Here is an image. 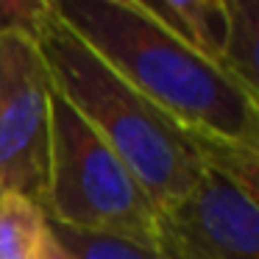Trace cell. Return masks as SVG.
<instances>
[{"label":"cell","instance_id":"cell-1","mask_svg":"<svg viewBox=\"0 0 259 259\" xmlns=\"http://www.w3.org/2000/svg\"><path fill=\"white\" fill-rule=\"evenodd\" d=\"M53 12L201 145L259 151V98L192 51L142 0H51Z\"/></svg>","mask_w":259,"mask_h":259},{"label":"cell","instance_id":"cell-2","mask_svg":"<svg viewBox=\"0 0 259 259\" xmlns=\"http://www.w3.org/2000/svg\"><path fill=\"white\" fill-rule=\"evenodd\" d=\"M31 34L53 92L123 159L153 206L167 209L195 190L206 170L201 142L114 73L53 12L51 0Z\"/></svg>","mask_w":259,"mask_h":259},{"label":"cell","instance_id":"cell-3","mask_svg":"<svg viewBox=\"0 0 259 259\" xmlns=\"http://www.w3.org/2000/svg\"><path fill=\"white\" fill-rule=\"evenodd\" d=\"M156 212L159 209L123 159L62 95L51 92L48 220L81 231L125 237L153 248Z\"/></svg>","mask_w":259,"mask_h":259},{"label":"cell","instance_id":"cell-4","mask_svg":"<svg viewBox=\"0 0 259 259\" xmlns=\"http://www.w3.org/2000/svg\"><path fill=\"white\" fill-rule=\"evenodd\" d=\"M51 78L25 28H0V195L42 206L51 148Z\"/></svg>","mask_w":259,"mask_h":259},{"label":"cell","instance_id":"cell-5","mask_svg":"<svg viewBox=\"0 0 259 259\" xmlns=\"http://www.w3.org/2000/svg\"><path fill=\"white\" fill-rule=\"evenodd\" d=\"M153 251L162 259H259V198L206 164L190 195L156 212Z\"/></svg>","mask_w":259,"mask_h":259},{"label":"cell","instance_id":"cell-6","mask_svg":"<svg viewBox=\"0 0 259 259\" xmlns=\"http://www.w3.org/2000/svg\"><path fill=\"white\" fill-rule=\"evenodd\" d=\"M142 6L192 51L220 64L229 28L226 0H142Z\"/></svg>","mask_w":259,"mask_h":259},{"label":"cell","instance_id":"cell-7","mask_svg":"<svg viewBox=\"0 0 259 259\" xmlns=\"http://www.w3.org/2000/svg\"><path fill=\"white\" fill-rule=\"evenodd\" d=\"M226 17L220 67L259 98V0H226Z\"/></svg>","mask_w":259,"mask_h":259},{"label":"cell","instance_id":"cell-8","mask_svg":"<svg viewBox=\"0 0 259 259\" xmlns=\"http://www.w3.org/2000/svg\"><path fill=\"white\" fill-rule=\"evenodd\" d=\"M51 237L48 214L25 195H0V259H39Z\"/></svg>","mask_w":259,"mask_h":259},{"label":"cell","instance_id":"cell-9","mask_svg":"<svg viewBox=\"0 0 259 259\" xmlns=\"http://www.w3.org/2000/svg\"><path fill=\"white\" fill-rule=\"evenodd\" d=\"M51 234L73 259H162L151 245L125 240L112 234H95V231L70 229L62 223H51Z\"/></svg>","mask_w":259,"mask_h":259},{"label":"cell","instance_id":"cell-10","mask_svg":"<svg viewBox=\"0 0 259 259\" xmlns=\"http://www.w3.org/2000/svg\"><path fill=\"white\" fill-rule=\"evenodd\" d=\"M48 0H0V28H25L31 31Z\"/></svg>","mask_w":259,"mask_h":259},{"label":"cell","instance_id":"cell-11","mask_svg":"<svg viewBox=\"0 0 259 259\" xmlns=\"http://www.w3.org/2000/svg\"><path fill=\"white\" fill-rule=\"evenodd\" d=\"M48 229H51V226H48ZM39 259H73V256H70V253L64 251V248L59 245L56 240H53V234H51V237L45 240V248H42V256H39Z\"/></svg>","mask_w":259,"mask_h":259}]
</instances>
